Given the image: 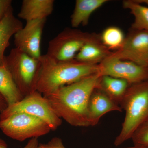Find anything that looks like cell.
Listing matches in <instances>:
<instances>
[{
	"instance_id": "6da1fadb",
	"label": "cell",
	"mask_w": 148,
	"mask_h": 148,
	"mask_svg": "<svg viewBox=\"0 0 148 148\" xmlns=\"http://www.w3.org/2000/svg\"><path fill=\"white\" fill-rule=\"evenodd\" d=\"M99 73L58 88L44 96L56 114L75 127L90 126L88 105L90 95L97 88Z\"/></svg>"
},
{
	"instance_id": "7a4b0ae2",
	"label": "cell",
	"mask_w": 148,
	"mask_h": 148,
	"mask_svg": "<svg viewBox=\"0 0 148 148\" xmlns=\"http://www.w3.org/2000/svg\"><path fill=\"white\" fill-rule=\"evenodd\" d=\"M42 64L36 90L47 96L62 86L71 84L85 77L99 73V64H86L75 59L56 62L46 54L39 58Z\"/></svg>"
},
{
	"instance_id": "3957f363",
	"label": "cell",
	"mask_w": 148,
	"mask_h": 148,
	"mask_svg": "<svg viewBox=\"0 0 148 148\" xmlns=\"http://www.w3.org/2000/svg\"><path fill=\"white\" fill-rule=\"evenodd\" d=\"M120 106L125 111V116L114 141L116 147L131 139L135 130L148 121V80L130 85Z\"/></svg>"
},
{
	"instance_id": "277c9868",
	"label": "cell",
	"mask_w": 148,
	"mask_h": 148,
	"mask_svg": "<svg viewBox=\"0 0 148 148\" xmlns=\"http://www.w3.org/2000/svg\"><path fill=\"white\" fill-rule=\"evenodd\" d=\"M5 65L24 97L36 91L42 69L39 59L33 58L15 47L5 56Z\"/></svg>"
},
{
	"instance_id": "5b68a950",
	"label": "cell",
	"mask_w": 148,
	"mask_h": 148,
	"mask_svg": "<svg viewBox=\"0 0 148 148\" xmlns=\"http://www.w3.org/2000/svg\"><path fill=\"white\" fill-rule=\"evenodd\" d=\"M0 129L5 135L19 142L38 138L51 131L45 122L25 113L14 114L0 120Z\"/></svg>"
},
{
	"instance_id": "8992f818",
	"label": "cell",
	"mask_w": 148,
	"mask_h": 148,
	"mask_svg": "<svg viewBox=\"0 0 148 148\" xmlns=\"http://www.w3.org/2000/svg\"><path fill=\"white\" fill-rule=\"evenodd\" d=\"M17 113H25L38 118L45 122L53 131L62 124V119L56 114L47 99L37 90L8 107L0 113V120Z\"/></svg>"
},
{
	"instance_id": "52a82bcc",
	"label": "cell",
	"mask_w": 148,
	"mask_h": 148,
	"mask_svg": "<svg viewBox=\"0 0 148 148\" xmlns=\"http://www.w3.org/2000/svg\"><path fill=\"white\" fill-rule=\"evenodd\" d=\"M92 36L77 29H65L49 42L46 54L56 62L73 61Z\"/></svg>"
},
{
	"instance_id": "ba28073f",
	"label": "cell",
	"mask_w": 148,
	"mask_h": 148,
	"mask_svg": "<svg viewBox=\"0 0 148 148\" xmlns=\"http://www.w3.org/2000/svg\"><path fill=\"white\" fill-rule=\"evenodd\" d=\"M99 65L101 76H109L125 80L130 85L148 80L147 68L132 61L120 59L112 53Z\"/></svg>"
},
{
	"instance_id": "9c48e42d",
	"label": "cell",
	"mask_w": 148,
	"mask_h": 148,
	"mask_svg": "<svg viewBox=\"0 0 148 148\" xmlns=\"http://www.w3.org/2000/svg\"><path fill=\"white\" fill-rule=\"evenodd\" d=\"M46 19L26 21V24L14 35L15 47L33 58L39 59L42 55L40 46Z\"/></svg>"
},
{
	"instance_id": "30bf717a",
	"label": "cell",
	"mask_w": 148,
	"mask_h": 148,
	"mask_svg": "<svg viewBox=\"0 0 148 148\" xmlns=\"http://www.w3.org/2000/svg\"><path fill=\"white\" fill-rule=\"evenodd\" d=\"M112 55L148 69V31H136L130 34Z\"/></svg>"
},
{
	"instance_id": "8fae6325",
	"label": "cell",
	"mask_w": 148,
	"mask_h": 148,
	"mask_svg": "<svg viewBox=\"0 0 148 148\" xmlns=\"http://www.w3.org/2000/svg\"><path fill=\"white\" fill-rule=\"evenodd\" d=\"M122 109L102 90L95 88L90 95L88 105L90 126L98 124L103 116L110 112H121Z\"/></svg>"
},
{
	"instance_id": "7c38bea8",
	"label": "cell",
	"mask_w": 148,
	"mask_h": 148,
	"mask_svg": "<svg viewBox=\"0 0 148 148\" xmlns=\"http://www.w3.org/2000/svg\"><path fill=\"white\" fill-rule=\"evenodd\" d=\"M53 0H24L18 16L26 21L46 19L53 12Z\"/></svg>"
},
{
	"instance_id": "4fadbf2b",
	"label": "cell",
	"mask_w": 148,
	"mask_h": 148,
	"mask_svg": "<svg viewBox=\"0 0 148 148\" xmlns=\"http://www.w3.org/2000/svg\"><path fill=\"white\" fill-rule=\"evenodd\" d=\"M112 53L97 38L92 36L77 53L75 59L86 64H98Z\"/></svg>"
},
{
	"instance_id": "5bb4252c",
	"label": "cell",
	"mask_w": 148,
	"mask_h": 148,
	"mask_svg": "<svg viewBox=\"0 0 148 148\" xmlns=\"http://www.w3.org/2000/svg\"><path fill=\"white\" fill-rule=\"evenodd\" d=\"M23 27L21 21L14 16L13 8L0 21V66L5 65V51L10 45L11 38Z\"/></svg>"
},
{
	"instance_id": "9a60e30c",
	"label": "cell",
	"mask_w": 148,
	"mask_h": 148,
	"mask_svg": "<svg viewBox=\"0 0 148 148\" xmlns=\"http://www.w3.org/2000/svg\"><path fill=\"white\" fill-rule=\"evenodd\" d=\"M107 0H77L71 16V24L74 28L86 26L91 14L107 2Z\"/></svg>"
},
{
	"instance_id": "2e32d148",
	"label": "cell",
	"mask_w": 148,
	"mask_h": 148,
	"mask_svg": "<svg viewBox=\"0 0 148 148\" xmlns=\"http://www.w3.org/2000/svg\"><path fill=\"white\" fill-rule=\"evenodd\" d=\"M0 94L5 99L8 107L24 98L5 65L0 66Z\"/></svg>"
},
{
	"instance_id": "e0dca14e",
	"label": "cell",
	"mask_w": 148,
	"mask_h": 148,
	"mask_svg": "<svg viewBox=\"0 0 148 148\" xmlns=\"http://www.w3.org/2000/svg\"><path fill=\"white\" fill-rule=\"evenodd\" d=\"M130 84L125 80L101 76L97 88L102 90L115 102L120 105Z\"/></svg>"
},
{
	"instance_id": "ac0fdd59",
	"label": "cell",
	"mask_w": 148,
	"mask_h": 148,
	"mask_svg": "<svg viewBox=\"0 0 148 148\" xmlns=\"http://www.w3.org/2000/svg\"><path fill=\"white\" fill-rule=\"evenodd\" d=\"M123 7L128 9L134 16L132 28L136 31H148V7L142 5L135 1L123 2Z\"/></svg>"
},
{
	"instance_id": "d6986e66",
	"label": "cell",
	"mask_w": 148,
	"mask_h": 148,
	"mask_svg": "<svg viewBox=\"0 0 148 148\" xmlns=\"http://www.w3.org/2000/svg\"><path fill=\"white\" fill-rule=\"evenodd\" d=\"M101 38L102 43L108 49L117 50L121 47L125 39L122 31L119 28L114 27L105 29Z\"/></svg>"
},
{
	"instance_id": "ffe728a7",
	"label": "cell",
	"mask_w": 148,
	"mask_h": 148,
	"mask_svg": "<svg viewBox=\"0 0 148 148\" xmlns=\"http://www.w3.org/2000/svg\"><path fill=\"white\" fill-rule=\"evenodd\" d=\"M131 139L134 146L148 147V121L135 130Z\"/></svg>"
},
{
	"instance_id": "44dd1931",
	"label": "cell",
	"mask_w": 148,
	"mask_h": 148,
	"mask_svg": "<svg viewBox=\"0 0 148 148\" xmlns=\"http://www.w3.org/2000/svg\"><path fill=\"white\" fill-rule=\"evenodd\" d=\"M38 148H66L61 138L55 137L47 143L39 144Z\"/></svg>"
},
{
	"instance_id": "7402d4cb",
	"label": "cell",
	"mask_w": 148,
	"mask_h": 148,
	"mask_svg": "<svg viewBox=\"0 0 148 148\" xmlns=\"http://www.w3.org/2000/svg\"><path fill=\"white\" fill-rule=\"evenodd\" d=\"M11 0H0V21L12 8Z\"/></svg>"
},
{
	"instance_id": "603a6c76",
	"label": "cell",
	"mask_w": 148,
	"mask_h": 148,
	"mask_svg": "<svg viewBox=\"0 0 148 148\" xmlns=\"http://www.w3.org/2000/svg\"><path fill=\"white\" fill-rule=\"evenodd\" d=\"M38 138H34L30 139L27 145L23 148H38L39 145ZM7 145L3 140L0 139V148H7Z\"/></svg>"
},
{
	"instance_id": "cb8c5ba5",
	"label": "cell",
	"mask_w": 148,
	"mask_h": 148,
	"mask_svg": "<svg viewBox=\"0 0 148 148\" xmlns=\"http://www.w3.org/2000/svg\"><path fill=\"white\" fill-rule=\"evenodd\" d=\"M8 107V103L4 98L0 94V113L2 112Z\"/></svg>"
},
{
	"instance_id": "d4e9b609",
	"label": "cell",
	"mask_w": 148,
	"mask_h": 148,
	"mask_svg": "<svg viewBox=\"0 0 148 148\" xmlns=\"http://www.w3.org/2000/svg\"><path fill=\"white\" fill-rule=\"evenodd\" d=\"M136 2L139 3H144L148 5V0H138V1H135Z\"/></svg>"
},
{
	"instance_id": "484cf974",
	"label": "cell",
	"mask_w": 148,
	"mask_h": 148,
	"mask_svg": "<svg viewBox=\"0 0 148 148\" xmlns=\"http://www.w3.org/2000/svg\"><path fill=\"white\" fill-rule=\"evenodd\" d=\"M123 148H148V147H140V146H133L132 147H127Z\"/></svg>"
}]
</instances>
